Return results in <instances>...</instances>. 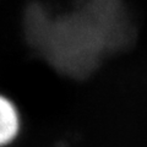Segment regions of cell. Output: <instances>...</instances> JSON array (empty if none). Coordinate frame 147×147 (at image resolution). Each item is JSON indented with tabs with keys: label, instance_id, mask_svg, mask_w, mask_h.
Here are the masks:
<instances>
[{
	"label": "cell",
	"instance_id": "6da1fadb",
	"mask_svg": "<svg viewBox=\"0 0 147 147\" xmlns=\"http://www.w3.org/2000/svg\"><path fill=\"white\" fill-rule=\"evenodd\" d=\"M21 130V117L11 99L0 94V147L12 144Z\"/></svg>",
	"mask_w": 147,
	"mask_h": 147
}]
</instances>
